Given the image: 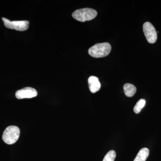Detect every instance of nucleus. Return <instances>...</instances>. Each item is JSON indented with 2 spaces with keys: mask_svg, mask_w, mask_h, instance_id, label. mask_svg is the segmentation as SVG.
I'll use <instances>...</instances> for the list:
<instances>
[{
  "mask_svg": "<svg viewBox=\"0 0 161 161\" xmlns=\"http://www.w3.org/2000/svg\"><path fill=\"white\" fill-rule=\"evenodd\" d=\"M111 49L112 47L109 43H98L90 47L88 53L93 58H103L109 55Z\"/></svg>",
  "mask_w": 161,
  "mask_h": 161,
  "instance_id": "obj_1",
  "label": "nucleus"
},
{
  "mask_svg": "<svg viewBox=\"0 0 161 161\" xmlns=\"http://www.w3.org/2000/svg\"><path fill=\"white\" fill-rule=\"evenodd\" d=\"M98 13L95 9L91 8H83L75 10L72 16L75 19L80 22L91 21L97 16Z\"/></svg>",
  "mask_w": 161,
  "mask_h": 161,
  "instance_id": "obj_2",
  "label": "nucleus"
},
{
  "mask_svg": "<svg viewBox=\"0 0 161 161\" xmlns=\"http://www.w3.org/2000/svg\"><path fill=\"white\" fill-rule=\"evenodd\" d=\"M20 129L16 126L11 125L7 127L3 132V139L6 143L12 145L15 143L19 137Z\"/></svg>",
  "mask_w": 161,
  "mask_h": 161,
  "instance_id": "obj_3",
  "label": "nucleus"
},
{
  "mask_svg": "<svg viewBox=\"0 0 161 161\" xmlns=\"http://www.w3.org/2000/svg\"><path fill=\"white\" fill-rule=\"evenodd\" d=\"M2 19L5 26L9 29H14L19 31H25L29 28V21L26 20L11 21L5 18H2Z\"/></svg>",
  "mask_w": 161,
  "mask_h": 161,
  "instance_id": "obj_4",
  "label": "nucleus"
},
{
  "mask_svg": "<svg viewBox=\"0 0 161 161\" xmlns=\"http://www.w3.org/2000/svg\"><path fill=\"white\" fill-rule=\"evenodd\" d=\"M143 30L147 41L150 43H155L157 40V33L153 25L150 22H146L143 24Z\"/></svg>",
  "mask_w": 161,
  "mask_h": 161,
  "instance_id": "obj_5",
  "label": "nucleus"
},
{
  "mask_svg": "<svg viewBox=\"0 0 161 161\" xmlns=\"http://www.w3.org/2000/svg\"><path fill=\"white\" fill-rule=\"evenodd\" d=\"M37 92L34 88L25 87L17 91L15 96L18 99H21L34 98L37 96Z\"/></svg>",
  "mask_w": 161,
  "mask_h": 161,
  "instance_id": "obj_6",
  "label": "nucleus"
},
{
  "mask_svg": "<svg viewBox=\"0 0 161 161\" xmlns=\"http://www.w3.org/2000/svg\"><path fill=\"white\" fill-rule=\"evenodd\" d=\"M89 86L90 91L92 93L98 92L101 88V84L98 78L95 76H91L88 78Z\"/></svg>",
  "mask_w": 161,
  "mask_h": 161,
  "instance_id": "obj_7",
  "label": "nucleus"
},
{
  "mask_svg": "<svg viewBox=\"0 0 161 161\" xmlns=\"http://www.w3.org/2000/svg\"><path fill=\"white\" fill-rule=\"evenodd\" d=\"M150 151L147 148H143L140 150L133 161H146L149 155Z\"/></svg>",
  "mask_w": 161,
  "mask_h": 161,
  "instance_id": "obj_8",
  "label": "nucleus"
},
{
  "mask_svg": "<svg viewBox=\"0 0 161 161\" xmlns=\"http://www.w3.org/2000/svg\"><path fill=\"white\" fill-rule=\"evenodd\" d=\"M123 88L125 95L127 97H132L136 93V87L131 84H125L124 85Z\"/></svg>",
  "mask_w": 161,
  "mask_h": 161,
  "instance_id": "obj_9",
  "label": "nucleus"
},
{
  "mask_svg": "<svg viewBox=\"0 0 161 161\" xmlns=\"http://www.w3.org/2000/svg\"><path fill=\"white\" fill-rule=\"evenodd\" d=\"M146 103V100L144 99H141L140 100H139L133 108L134 112L136 114L140 113L142 109L145 107Z\"/></svg>",
  "mask_w": 161,
  "mask_h": 161,
  "instance_id": "obj_10",
  "label": "nucleus"
},
{
  "mask_svg": "<svg viewBox=\"0 0 161 161\" xmlns=\"http://www.w3.org/2000/svg\"><path fill=\"white\" fill-rule=\"evenodd\" d=\"M116 157V153L114 150H110L104 158L103 161H114Z\"/></svg>",
  "mask_w": 161,
  "mask_h": 161,
  "instance_id": "obj_11",
  "label": "nucleus"
}]
</instances>
